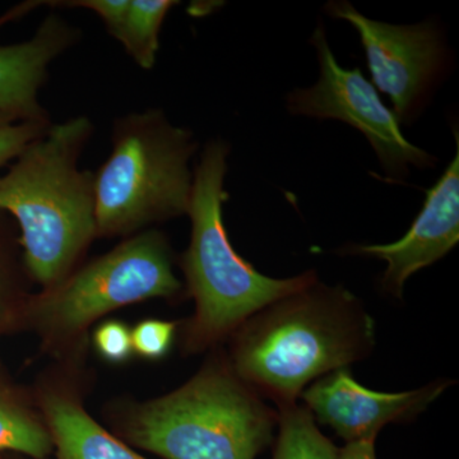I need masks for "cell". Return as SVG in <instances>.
<instances>
[{"label": "cell", "instance_id": "6da1fadb", "mask_svg": "<svg viewBox=\"0 0 459 459\" xmlns=\"http://www.w3.org/2000/svg\"><path fill=\"white\" fill-rule=\"evenodd\" d=\"M231 337L232 369L280 410L299 403L319 377L368 358L376 323L349 290L316 280L255 314Z\"/></svg>", "mask_w": 459, "mask_h": 459}, {"label": "cell", "instance_id": "7a4b0ae2", "mask_svg": "<svg viewBox=\"0 0 459 459\" xmlns=\"http://www.w3.org/2000/svg\"><path fill=\"white\" fill-rule=\"evenodd\" d=\"M93 132L86 115L51 124L0 177V211L17 220L27 270L44 289L74 272L96 238L93 172L80 168Z\"/></svg>", "mask_w": 459, "mask_h": 459}, {"label": "cell", "instance_id": "3957f363", "mask_svg": "<svg viewBox=\"0 0 459 459\" xmlns=\"http://www.w3.org/2000/svg\"><path fill=\"white\" fill-rule=\"evenodd\" d=\"M229 153L226 142L211 141L193 172L186 213L192 220V238L180 261L195 301V313L184 336V347L192 353L221 342L268 305L318 280L314 271L291 279H272L238 255L222 216V204L228 199L223 183Z\"/></svg>", "mask_w": 459, "mask_h": 459}, {"label": "cell", "instance_id": "277c9868", "mask_svg": "<svg viewBox=\"0 0 459 459\" xmlns=\"http://www.w3.org/2000/svg\"><path fill=\"white\" fill-rule=\"evenodd\" d=\"M272 409L217 356L177 391L135 407L129 442L165 459H255L273 444Z\"/></svg>", "mask_w": 459, "mask_h": 459}, {"label": "cell", "instance_id": "5b68a950", "mask_svg": "<svg viewBox=\"0 0 459 459\" xmlns=\"http://www.w3.org/2000/svg\"><path fill=\"white\" fill-rule=\"evenodd\" d=\"M197 148L161 108L117 117L110 155L93 172L96 238L132 237L188 213Z\"/></svg>", "mask_w": 459, "mask_h": 459}, {"label": "cell", "instance_id": "8992f818", "mask_svg": "<svg viewBox=\"0 0 459 459\" xmlns=\"http://www.w3.org/2000/svg\"><path fill=\"white\" fill-rule=\"evenodd\" d=\"M181 291L168 238L147 230L44 289L33 303V312L45 337L63 341L126 305L177 298Z\"/></svg>", "mask_w": 459, "mask_h": 459}, {"label": "cell", "instance_id": "52a82bcc", "mask_svg": "<svg viewBox=\"0 0 459 459\" xmlns=\"http://www.w3.org/2000/svg\"><path fill=\"white\" fill-rule=\"evenodd\" d=\"M310 41L318 53L319 81L310 89L290 93V113L350 124L370 142L383 169L392 177L409 174L410 165L418 169L434 166L435 157L404 138L397 117L383 104L376 87L360 69L338 65L322 26L314 31Z\"/></svg>", "mask_w": 459, "mask_h": 459}, {"label": "cell", "instance_id": "ba28073f", "mask_svg": "<svg viewBox=\"0 0 459 459\" xmlns=\"http://www.w3.org/2000/svg\"><path fill=\"white\" fill-rule=\"evenodd\" d=\"M325 12L355 27L374 84L391 99L398 122L410 119L444 69L446 49L437 30L430 23L377 22L344 0L329 2Z\"/></svg>", "mask_w": 459, "mask_h": 459}, {"label": "cell", "instance_id": "9c48e42d", "mask_svg": "<svg viewBox=\"0 0 459 459\" xmlns=\"http://www.w3.org/2000/svg\"><path fill=\"white\" fill-rule=\"evenodd\" d=\"M451 385L439 379L413 391L385 394L365 388L343 368L307 386L300 400L316 422L352 443L376 440L386 425L412 421Z\"/></svg>", "mask_w": 459, "mask_h": 459}, {"label": "cell", "instance_id": "30bf717a", "mask_svg": "<svg viewBox=\"0 0 459 459\" xmlns=\"http://www.w3.org/2000/svg\"><path fill=\"white\" fill-rule=\"evenodd\" d=\"M446 172L427 190L424 207L407 234L391 244L353 246L350 255L373 256L386 263L382 279L385 292L401 299L404 283L416 272L434 264L459 241V140Z\"/></svg>", "mask_w": 459, "mask_h": 459}, {"label": "cell", "instance_id": "8fae6325", "mask_svg": "<svg viewBox=\"0 0 459 459\" xmlns=\"http://www.w3.org/2000/svg\"><path fill=\"white\" fill-rule=\"evenodd\" d=\"M81 31L65 18L50 14L32 38L18 44H0V113L30 119H48L39 102L54 60L74 48Z\"/></svg>", "mask_w": 459, "mask_h": 459}, {"label": "cell", "instance_id": "7c38bea8", "mask_svg": "<svg viewBox=\"0 0 459 459\" xmlns=\"http://www.w3.org/2000/svg\"><path fill=\"white\" fill-rule=\"evenodd\" d=\"M42 407L57 459H146L100 427L74 395L50 392Z\"/></svg>", "mask_w": 459, "mask_h": 459}, {"label": "cell", "instance_id": "4fadbf2b", "mask_svg": "<svg viewBox=\"0 0 459 459\" xmlns=\"http://www.w3.org/2000/svg\"><path fill=\"white\" fill-rule=\"evenodd\" d=\"M177 4L172 0H129L123 20L110 35L144 71L156 65L162 23Z\"/></svg>", "mask_w": 459, "mask_h": 459}, {"label": "cell", "instance_id": "5bb4252c", "mask_svg": "<svg viewBox=\"0 0 459 459\" xmlns=\"http://www.w3.org/2000/svg\"><path fill=\"white\" fill-rule=\"evenodd\" d=\"M277 411L279 424L272 459H337V446L322 434L304 404Z\"/></svg>", "mask_w": 459, "mask_h": 459}, {"label": "cell", "instance_id": "9a60e30c", "mask_svg": "<svg viewBox=\"0 0 459 459\" xmlns=\"http://www.w3.org/2000/svg\"><path fill=\"white\" fill-rule=\"evenodd\" d=\"M53 446L49 429L16 402L0 394V451L44 458Z\"/></svg>", "mask_w": 459, "mask_h": 459}, {"label": "cell", "instance_id": "2e32d148", "mask_svg": "<svg viewBox=\"0 0 459 459\" xmlns=\"http://www.w3.org/2000/svg\"><path fill=\"white\" fill-rule=\"evenodd\" d=\"M48 119H30L0 113V168L16 160L25 148L41 137L51 126Z\"/></svg>", "mask_w": 459, "mask_h": 459}, {"label": "cell", "instance_id": "e0dca14e", "mask_svg": "<svg viewBox=\"0 0 459 459\" xmlns=\"http://www.w3.org/2000/svg\"><path fill=\"white\" fill-rule=\"evenodd\" d=\"M175 328L172 322L144 320L132 331L133 351L151 360L164 358L174 341Z\"/></svg>", "mask_w": 459, "mask_h": 459}, {"label": "cell", "instance_id": "ac0fdd59", "mask_svg": "<svg viewBox=\"0 0 459 459\" xmlns=\"http://www.w3.org/2000/svg\"><path fill=\"white\" fill-rule=\"evenodd\" d=\"M95 346L108 361H126L133 352L132 332L120 322L104 323L96 331Z\"/></svg>", "mask_w": 459, "mask_h": 459}, {"label": "cell", "instance_id": "d6986e66", "mask_svg": "<svg viewBox=\"0 0 459 459\" xmlns=\"http://www.w3.org/2000/svg\"><path fill=\"white\" fill-rule=\"evenodd\" d=\"M337 459H377L376 440L346 443L338 448Z\"/></svg>", "mask_w": 459, "mask_h": 459}]
</instances>
